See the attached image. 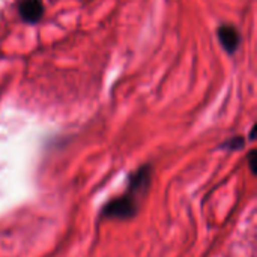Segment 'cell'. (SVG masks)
<instances>
[{"instance_id": "obj_1", "label": "cell", "mask_w": 257, "mask_h": 257, "mask_svg": "<svg viewBox=\"0 0 257 257\" xmlns=\"http://www.w3.org/2000/svg\"><path fill=\"white\" fill-rule=\"evenodd\" d=\"M137 199H140V197L128 191L125 196L117 197V199L111 200L110 203H107L105 208L102 209V215L107 218L128 220V218L134 217L137 212V208H139Z\"/></svg>"}, {"instance_id": "obj_2", "label": "cell", "mask_w": 257, "mask_h": 257, "mask_svg": "<svg viewBox=\"0 0 257 257\" xmlns=\"http://www.w3.org/2000/svg\"><path fill=\"white\" fill-rule=\"evenodd\" d=\"M221 41L227 48H235L236 47V41H238V35L233 29H221Z\"/></svg>"}]
</instances>
